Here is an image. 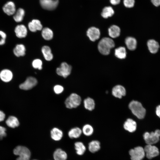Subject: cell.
<instances>
[{"instance_id":"33","label":"cell","mask_w":160,"mask_h":160,"mask_svg":"<svg viewBox=\"0 0 160 160\" xmlns=\"http://www.w3.org/2000/svg\"><path fill=\"white\" fill-rule=\"evenodd\" d=\"M41 35L44 39L49 40L53 38V32L49 28H45L42 29Z\"/></svg>"},{"instance_id":"8","label":"cell","mask_w":160,"mask_h":160,"mask_svg":"<svg viewBox=\"0 0 160 160\" xmlns=\"http://www.w3.org/2000/svg\"><path fill=\"white\" fill-rule=\"evenodd\" d=\"M71 69V66L70 65L65 62H63L60 67L57 68L56 72L58 75L66 78L70 74Z\"/></svg>"},{"instance_id":"9","label":"cell","mask_w":160,"mask_h":160,"mask_svg":"<svg viewBox=\"0 0 160 160\" xmlns=\"http://www.w3.org/2000/svg\"><path fill=\"white\" fill-rule=\"evenodd\" d=\"M37 82L36 79L35 77H28L23 83L20 85L19 88L22 90H29L35 86Z\"/></svg>"},{"instance_id":"26","label":"cell","mask_w":160,"mask_h":160,"mask_svg":"<svg viewBox=\"0 0 160 160\" xmlns=\"http://www.w3.org/2000/svg\"><path fill=\"white\" fill-rule=\"evenodd\" d=\"M25 14V12L24 9L19 8L16 10L13 15V18L16 22H20L23 20Z\"/></svg>"},{"instance_id":"1","label":"cell","mask_w":160,"mask_h":160,"mask_svg":"<svg viewBox=\"0 0 160 160\" xmlns=\"http://www.w3.org/2000/svg\"><path fill=\"white\" fill-rule=\"evenodd\" d=\"M129 108L132 113L138 119H143L145 116L146 109L140 102L132 100L129 104Z\"/></svg>"},{"instance_id":"2","label":"cell","mask_w":160,"mask_h":160,"mask_svg":"<svg viewBox=\"0 0 160 160\" xmlns=\"http://www.w3.org/2000/svg\"><path fill=\"white\" fill-rule=\"evenodd\" d=\"M114 46L115 43L112 39L108 37H104L99 42L98 48L101 54L107 55L110 53L111 49Z\"/></svg>"},{"instance_id":"40","label":"cell","mask_w":160,"mask_h":160,"mask_svg":"<svg viewBox=\"0 0 160 160\" xmlns=\"http://www.w3.org/2000/svg\"><path fill=\"white\" fill-rule=\"evenodd\" d=\"M155 114L160 119V104L157 106L155 109Z\"/></svg>"},{"instance_id":"37","label":"cell","mask_w":160,"mask_h":160,"mask_svg":"<svg viewBox=\"0 0 160 160\" xmlns=\"http://www.w3.org/2000/svg\"><path fill=\"white\" fill-rule=\"evenodd\" d=\"M6 37V33L3 31L0 30V45H2L5 44Z\"/></svg>"},{"instance_id":"4","label":"cell","mask_w":160,"mask_h":160,"mask_svg":"<svg viewBox=\"0 0 160 160\" xmlns=\"http://www.w3.org/2000/svg\"><path fill=\"white\" fill-rule=\"evenodd\" d=\"M14 154L19 156L16 160H29L31 156L30 150L26 147L19 145L16 147L13 151Z\"/></svg>"},{"instance_id":"25","label":"cell","mask_w":160,"mask_h":160,"mask_svg":"<svg viewBox=\"0 0 160 160\" xmlns=\"http://www.w3.org/2000/svg\"><path fill=\"white\" fill-rule=\"evenodd\" d=\"M125 43L127 48L129 50H134L136 48L137 42L135 38L132 37H127L125 39Z\"/></svg>"},{"instance_id":"20","label":"cell","mask_w":160,"mask_h":160,"mask_svg":"<svg viewBox=\"0 0 160 160\" xmlns=\"http://www.w3.org/2000/svg\"><path fill=\"white\" fill-rule=\"evenodd\" d=\"M26 48L22 44H17L13 49V52L18 57L24 56L25 54Z\"/></svg>"},{"instance_id":"29","label":"cell","mask_w":160,"mask_h":160,"mask_svg":"<svg viewBox=\"0 0 160 160\" xmlns=\"http://www.w3.org/2000/svg\"><path fill=\"white\" fill-rule=\"evenodd\" d=\"M41 52L45 59L47 61L52 60L53 55L50 48L48 46H44L41 49Z\"/></svg>"},{"instance_id":"35","label":"cell","mask_w":160,"mask_h":160,"mask_svg":"<svg viewBox=\"0 0 160 160\" xmlns=\"http://www.w3.org/2000/svg\"><path fill=\"white\" fill-rule=\"evenodd\" d=\"M42 62L39 59H36L32 62V65L33 68L41 70L42 69Z\"/></svg>"},{"instance_id":"24","label":"cell","mask_w":160,"mask_h":160,"mask_svg":"<svg viewBox=\"0 0 160 160\" xmlns=\"http://www.w3.org/2000/svg\"><path fill=\"white\" fill-rule=\"evenodd\" d=\"M108 34L112 38H115L119 36L120 33V29L118 26L113 25L108 29Z\"/></svg>"},{"instance_id":"30","label":"cell","mask_w":160,"mask_h":160,"mask_svg":"<svg viewBox=\"0 0 160 160\" xmlns=\"http://www.w3.org/2000/svg\"><path fill=\"white\" fill-rule=\"evenodd\" d=\"M75 149L76 153L79 155H82L86 151V148L82 142H77L74 143Z\"/></svg>"},{"instance_id":"17","label":"cell","mask_w":160,"mask_h":160,"mask_svg":"<svg viewBox=\"0 0 160 160\" xmlns=\"http://www.w3.org/2000/svg\"><path fill=\"white\" fill-rule=\"evenodd\" d=\"M28 26L30 31L32 32L41 30L42 28V26L40 21L37 19H33L29 22Z\"/></svg>"},{"instance_id":"7","label":"cell","mask_w":160,"mask_h":160,"mask_svg":"<svg viewBox=\"0 0 160 160\" xmlns=\"http://www.w3.org/2000/svg\"><path fill=\"white\" fill-rule=\"evenodd\" d=\"M145 156L151 159L158 156L160 153L159 148L154 145L147 144L144 148Z\"/></svg>"},{"instance_id":"10","label":"cell","mask_w":160,"mask_h":160,"mask_svg":"<svg viewBox=\"0 0 160 160\" xmlns=\"http://www.w3.org/2000/svg\"><path fill=\"white\" fill-rule=\"evenodd\" d=\"M41 7L47 10H52L55 9L59 3V0H39Z\"/></svg>"},{"instance_id":"23","label":"cell","mask_w":160,"mask_h":160,"mask_svg":"<svg viewBox=\"0 0 160 160\" xmlns=\"http://www.w3.org/2000/svg\"><path fill=\"white\" fill-rule=\"evenodd\" d=\"M88 148L90 152L95 153L100 149V143L97 140H92L89 143Z\"/></svg>"},{"instance_id":"18","label":"cell","mask_w":160,"mask_h":160,"mask_svg":"<svg viewBox=\"0 0 160 160\" xmlns=\"http://www.w3.org/2000/svg\"><path fill=\"white\" fill-rule=\"evenodd\" d=\"M54 160H66L67 158L66 153L60 148L57 149L53 154Z\"/></svg>"},{"instance_id":"39","label":"cell","mask_w":160,"mask_h":160,"mask_svg":"<svg viewBox=\"0 0 160 160\" xmlns=\"http://www.w3.org/2000/svg\"><path fill=\"white\" fill-rule=\"evenodd\" d=\"M6 129L3 127L0 126V140L6 136Z\"/></svg>"},{"instance_id":"34","label":"cell","mask_w":160,"mask_h":160,"mask_svg":"<svg viewBox=\"0 0 160 160\" xmlns=\"http://www.w3.org/2000/svg\"><path fill=\"white\" fill-rule=\"evenodd\" d=\"M82 132L85 135L89 136L92 135L93 132L94 130L93 127L90 125L86 124L83 127Z\"/></svg>"},{"instance_id":"16","label":"cell","mask_w":160,"mask_h":160,"mask_svg":"<svg viewBox=\"0 0 160 160\" xmlns=\"http://www.w3.org/2000/svg\"><path fill=\"white\" fill-rule=\"evenodd\" d=\"M13 74L10 70L5 69L2 70L0 72V78L3 81L8 82L12 79Z\"/></svg>"},{"instance_id":"11","label":"cell","mask_w":160,"mask_h":160,"mask_svg":"<svg viewBox=\"0 0 160 160\" xmlns=\"http://www.w3.org/2000/svg\"><path fill=\"white\" fill-rule=\"evenodd\" d=\"M87 34L90 40L94 41L99 39L100 32L98 28L92 27L88 29L87 32Z\"/></svg>"},{"instance_id":"43","label":"cell","mask_w":160,"mask_h":160,"mask_svg":"<svg viewBox=\"0 0 160 160\" xmlns=\"http://www.w3.org/2000/svg\"><path fill=\"white\" fill-rule=\"evenodd\" d=\"M5 117V115L3 112L0 110V122L3 121Z\"/></svg>"},{"instance_id":"3","label":"cell","mask_w":160,"mask_h":160,"mask_svg":"<svg viewBox=\"0 0 160 160\" xmlns=\"http://www.w3.org/2000/svg\"><path fill=\"white\" fill-rule=\"evenodd\" d=\"M143 138L146 144L153 145L159 141L160 129H156L154 131L145 132L143 135Z\"/></svg>"},{"instance_id":"44","label":"cell","mask_w":160,"mask_h":160,"mask_svg":"<svg viewBox=\"0 0 160 160\" xmlns=\"http://www.w3.org/2000/svg\"><path fill=\"white\" fill-rule=\"evenodd\" d=\"M36 160V159H34V160Z\"/></svg>"},{"instance_id":"5","label":"cell","mask_w":160,"mask_h":160,"mask_svg":"<svg viewBox=\"0 0 160 160\" xmlns=\"http://www.w3.org/2000/svg\"><path fill=\"white\" fill-rule=\"evenodd\" d=\"M81 97L75 93L71 94L65 100V104L66 107L69 109L75 108L81 103Z\"/></svg>"},{"instance_id":"21","label":"cell","mask_w":160,"mask_h":160,"mask_svg":"<svg viewBox=\"0 0 160 160\" xmlns=\"http://www.w3.org/2000/svg\"><path fill=\"white\" fill-rule=\"evenodd\" d=\"M147 46L150 52L153 54L156 53L159 47L158 43L153 39L149 40L147 42Z\"/></svg>"},{"instance_id":"22","label":"cell","mask_w":160,"mask_h":160,"mask_svg":"<svg viewBox=\"0 0 160 160\" xmlns=\"http://www.w3.org/2000/svg\"><path fill=\"white\" fill-rule=\"evenodd\" d=\"M7 125L11 128L18 127L20 124L19 121L17 117L14 116H10L6 121Z\"/></svg>"},{"instance_id":"31","label":"cell","mask_w":160,"mask_h":160,"mask_svg":"<svg viewBox=\"0 0 160 160\" xmlns=\"http://www.w3.org/2000/svg\"><path fill=\"white\" fill-rule=\"evenodd\" d=\"M84 104L85 108L89 111H92L95 108V101L91 98L88 97L85 99L84 101Z\"/></svg>"},{"instance_id":"28","label":"cell","mask_w":160,"mask_h":160,"mask_svg":"<svg viewBox=\"0 0 160 160\" xmlns=\"http://www.w3.org/2000/svg\"><path fill=\"white\" fill-rule=\"evenodd\" d=\"M114 13V11L113 8L111 6H108L103 9L101 15L103 18L106 19L112 16Z\"/></svg>"},{"instance_id":"38","label":"cell","mask_w":160,"mask_h":160,"mask_svg":"<svg viewBox=\"0 0 160 160\" xmlns=\"http://www.w3.org/2000/svg\"><path fill=\"white\" fill-rule=\"evenodd\" d=\"M53 90L55 94H59L63 92L64 90V88L61 85H56L54 87Z\"/></svg>"},{"instance_id":"13","label":"cell","mask_w":160,"mask_h":160,"mask_svg":"<svg viewBox=\"0 0 160 160\" xmlns=\"http://www.w3.org/2000/svg\"><path fill=\"white\" fill-rule=\"evenodd\" d=\"M112 94L116 97L121 98L125 95L126 90L125 88L120 85H118L114 86L112 89Z\"/></svg>"},{"instance_id":"12","label":"cell","mask_w":160,"mask_h":160,"mask_svg":"<svg viewBox=\"0 0 160 160\" xmlns=\"http://www.w3.org/2000/svg\"><path fill=\"white\" fill-rule=\"evenodd\" d=\"M2 9L4 12L9 16L13 15L16 10L15 4L12 1H9L5 3Z\"/></svg>"},{"instance_id":"19","label":"cell","mask_w":160,"mask_h":160,"mask_svg":"<svg viewBox=\"0 0 160 160\" xmlns=\"http://www.w3.org/2000/svg\"><path fill=\"white\" fill-rule=\"evenodd\" d=\"M50 135L52 139L56 141H58L62 138L63 133L60 129L54 127L50 131Z\"/></svg>"},{"instance_id":"27","label":"cell","mask_w":160,"mask_h":160,"mask_svg":"<svg viewBox=\"0 0 160 160\" xmlns=\"http://www.w3.org/2000/svg\"><path fill=\"white\" fill-rule=\"evenodd\" d=\"M82 133V130L79 128L75 127L72 128L69 131L68 135L71 139L77 138L80 136Z\"/></svg>"},{"instance_id":"14","label":"cell","mask_w":160,"mask_h":160,"mask_svg":"<svg viewBox=\"0 0 160 160\" xmlns=\"http://www.w3.org/2000/svg\"><path fill=\"white\" fill-rule=\"evenodd\" d=\"M15 32L17 38H23L26 36L27 34V29L24 25H18L15 28Z\"/></svg>"},{"instance_id":"41","label":"cell","mask_w":160,"mask_h":160,"mask_svg":"<svg viewBox=\"0 0 160 160\" xmlns=\"http://www.w3.org/2000/svg\"><path fill=\"white\" fill-rule=\"evenodd\" d=\"M153 4L156 7H158L160 5V0H151Z\"/></svg>"},{"instance_id":"32","label":"cell","mask_w":160,"mask_h":160,"mask_svg":"<svg viewBox=\"0 0 160 160\" xmlns=\"http://www.w3.org/2000/svg\"><path fill=\"white\" fill-rule=\"evenodd\" d=\"M115 55L117 58L120 59L125 58L126 52L125 48L123 47H119L115 49Z\"/></svg>"},{"instance_id":"42","label":"cell","mask_w":160,"mask_h":160,"mask_svg":"<svg viewBox=\"0 0 160 160\" xmlns=\"http://www.w3.org/2000/svg\"><path fill=\"white\" fill-rule=\"evenodd\" d=\"M111 4L113 5L119 4L121 1V0H109Z\"/></svg>"},{"instance_id":"36","label":"cell","mask_w":160,"mask_h":160,"mask_svg":"<svg viewBox=\"0 0 160 160\" xmlns=\"http://www.w3.org/2000/svg\"><path fill=\"white\" fill-rule=\"evenodd\" d=\"M135 0H123L124 6L126 8H132L135 5Z\"/></svg>"},{"instance_id":"15","label":"cell","mask_w":160,"mask_h":160,"mask_svg":"<svg viewBox=\"0 0 160 160\" xmlns=\"http://www.w3.org/2000/svg\"><path fill=\"white\" fill-rule=\"evenodd\" d=\"M123 127L126 130L130 132H133L136 130L137 124L134 120L129 118L124 122Z\"/></svg>"},{"instance_id":"6","label":"cell","mask_w":160,"mask_h":160,"mask_svg":"<svg viewBox=\"0 0 160 160\" xmlns=\"http://www.w3.org/2000/svg\"><path fill=\"white\" fill-rule=\"evenodd\" d=\"M129 153L131 160H142L145 156L144 148L141 146L131 149Z\"/></svg>"}]
</instances>
